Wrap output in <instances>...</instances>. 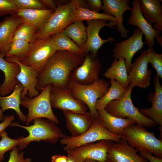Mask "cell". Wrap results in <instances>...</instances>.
<instances>
[{"instance_id":"obj_1","label":"cell","mask_w":162,"mask_h":162,"mask_svg":"<svg viewBox=\"0 0 162 162\" xmlns=\"http://www.w3.org/2000/svg\"><path fill=\"white\" fill-rule=\"evenodd\" d=\"M86 55L65 50L56 51L38 74L37 90L41 92L49 84L58 88L68 89L70 73L82 64Z\"/></svg>"},{"instance_id":"obj_2","label":"cell","mask_w":162,"mask_h":162,"mask_svg":"<svg viewBox=\"0 0 162 162\" xmlns=\"http://www.w3.org/2000/svg\"><path fill=\"white\" fill-rule=\"evenodd\" d=\"M10 127H18L26 130L28 133L27 137L18 138L19 142L17 146L20 150L25 148L32 142H44L54 144L59 139L66 136L62 133L56 123L47 119L37 118L34 120V124L30 126H23L18 122H13Z\"/></svg>"},{"instance_id":"obj_3","label":"cell","mask_w":162,"mask_h":162,"mask_svg":"<svg viewBox=\"0 0 162 162\" xmlns=\"http://www.w3.org/2000/svg\"><path fill=\"white\" fill-rule=\"evenodd\" d=\"M81 1L73 0L66 4H58L45 24L38 30L34 40L63 32L75 20L76 9L78 6L81 7Z\"/></svg>"},{"instance_id":"obj_4","label":"cell","mask_w":162,"mask_h":162,"mask_svg":"<svg viewBox=\"0 0 162 162\" xmlns=\"http://www.w3.org/2000/svg\"><path fill=\"white\" fill-rule=\"evenodd\" d=\"M135 124L124 128L121 138L140 152L153 153L156 157L162 158V140L156 138L154 132L147 130L143 126Z\"/></svg>"},{"instance_id":"obj_5","label":"cell","mask_w":162,"mask_h":162,"mask_svg":"<svg viewBox=\"0 0 162 162\" xmlns=\"http://www.w3.org/2000/svg\"><path fill=\"white\" fill-rule=\"evenodd\" d=\"M134 86L129 85L125 93L121 98L112 100L104 109L110 114L122 118H130L136 124L144 127H153L157 124L151 118L141 112L133 103L131 93Z\"/></svg>"},{"instance_id":"obj_6","label":"cell","mask_w":162,"mask_h":162,"mask_svg":"<svg viewBox=\"0 0 162 162\" xmlns=\"http://www.w3.org/2000/svg\"><path fill=\"white\" fill-rule=\"evenodd\" d=\"M109 88V83L103 79H99L88 85H80L71 81H69L68 84V88L73 96L86 105L94 118L98 117V113L95 108L96 101L105 95Z\"/></svg>"},{"instance_id":"obj_7","label":"cell","mask_w":162,"mask_h":162,"mask_svg":"<svg viewBox=\"0 0 162 162\" xmlns=\"http://www.w3.org/2000/svg\"><path fill=\"white\" fill-rule=\"evenodd\" d=\"M51 84L47 85L36 97L30 98L25 96L21 100L20 105L27 108L26 126L37 118H45L56 124L59 123L57 117L52 109L50 94Z\"/></svg>"},{"instance_id":"obj_8","label":"cell","mask_w":162,"mask_h":162,"mask_svg":"<svg viewBox=\"0 0 162 162\" xmlns=\"http://www.w3.org/2000/svg\"><path fill=\"white\" fill-rule=\"evenodd\" d=\"M121 138L120 136L113 134L105 128L98 117L94 118L92 124L87 131L80 136L74 137L66 136L61 139V144L65 145L66 152L76 147L101 140H111L118 142Z\"/></svg>"},{"instance_id":"obj_9","label":"cell","mask_w":162,"mask_h":162,"mask_svg":"<svg viewBox=\"0 0 162 162\" xmlns=\"http://www.w3.org/2000/svg\"><path fill=\"white\" fill-rule=\"evenodd\" d=\"M57 51L50 36L35 40L30 43L29 50L25 57L19 61L33 68L39 74L43 69L48 59Z\"/></svg>"},{"instance_id":"obj_10","label":"cell","mask_w":162,"mask_h":162,"mask_svg":"<svg viewBox=\"0 0 162 162\" xmlns=\"http://www.w3.org/2000/svg\"><path fill=\"white\" fill-rule=\"evenodd\" d=\"M113 141L101 140L91 143L66 151L68 156L76 162H85L92 160L106 162L107 154Z\"/></svg>"},{"instance_id":"obj_11","label":"cell","mask_w":162,"mask_h":162,"mask_svg":"<svg viewBox=\"0 0 162 162\" xmlns=\"http://www.w3.org/2000/svg\"><path fill=\"white\" fill-rule=\"evenodd\" d=\"M89 53L86 54L82 64L72 71L69 81L80 85H88L99 79L101 64L98 55L94 56Z\"/></svg>"},{"instance_id":"obj_12","label":"cell","mask_w":162,"mask_h":162,"mask_svg":"<svg viewBox=\"0 0 162 162\" xmlns=\"http://www.w3.org/2000/svg\"><path fill=\"white\" fill-rule=\"evenodd\" d=\"M143 35L142 31L136 28L130 37L115 44L112 57L118 59L121 58H124L128 74L131 69L134 55L146 45L142 41Z\"/></svg>"},{"instance_id":"obj_13","label":"cell","mask_w":162,"mask_h":162,"mask_svg":"<svg viewBox=\"0 0 162 162\" xmlns=\"http://www.w3.org/2000/svg\"><path fill=\"white\" fill-rule=\"evenodd\" d=\"M50 98L52 106L63 111L84 113L88 109L83 102L73 96L69 88L62 89L51 84Z\"/></svg>"},{"instance_id":"obj_14","label":"cell","mask_w":162,"mask_h":162,"mask_svg":"<svg viewBox=\"0 0 162 162\" xmlns=\"http://www.w3.org/2000/svg\"><path fill=\"white\" fill-rule=\"evenodd\" d=\"M108 20H94L87 21L86 27L87 39L82 50L86 54L90 53L94 56L98 55V51L104 44L111 41H116L112 37H109L106 39H103L99 36V33L103 27L107 26L113 28L117 25Z\"/></svg>"},{"instance_id":"obj_15","label":"cell","mask_w":162,"mask_h":162,"mask_svg":"<svg viewBox=\"0 0 162 162\" xmlns=\"http://www.w3.org/2000/svg\"><path fill=\"white\" fill-rule=\"evenodd\" d=\"M147 51L146 49L141 51L140 55L132 63L128 73L129 85L146 88L150 86L151 80L152 70L148 69L149 63L147 57Z\"/></svg>"},{"instance_id":"obj_16","label":"cell","mask_w":162,"mask_h":162,"mask_svg":"<svg viewBox=\"0 0 162 162\" xmlns=\"http://www.w3.org/2000/svg\"><path fill=\"white\" fill-rule=\"evenodd\" d=\"M138 150L130 146L127 141L121 138L113 142L108 150L106 162H148L138 154Z\"/></svg>"},{"instance_id":"obj_17","label":"cell","mask_w":162,"mask_h":162,"mask_svg":"<svg viewBox=\"0 0 162 162\" xmlns=\"http://www.w3.org/2000/svg\"><path fill=\"white\" fill-rule=\"evenodd\" d=\"M5 59L9 62H16L20 68V71L16 76V79L23 86V89L21 94L22 99L27 94L33 98L37 96L39 92L36 89L38 73L33 68L21 63L17 59L12 57H5Z\"/></svg>"},{"instance_id":"obj_18","label":"cell","mask_w":162,"mask_h":162,"mask_svg":"<svg viewBox=\"0 0 162 162\" xmlns=\"http://www.w3.org/2000/svg\"><path fill=\"white\" fill-rule=\"evenodd\" d=\"M131 4L133 8L128 23L139 28L145 35L146 44L148 48L153 47L155 43V39L160 36L161 32L154 29L145 19L140 10L139 0H134Z\"/></svg>"},{"instance_id":"obj_19","label":"cell","mask_w":162,"mask_h":162,"mask_svg":"<svg viewBox=\"0 0 162 162\" xmlns=\"http://www.w3.org/2000/svg\"><path fill=\"white\" fill-rule=\"evenodd\" d=\"M102 10L104 13L112 16L117 21L116 29L120 34L122 38H127L130 30L124 26L123 14L126 11L132 9L129 6L130 1L129 0H103Z\"/></svg>"},{"instance_id":"obj_20","label":"cell","mask_w":162,"mask_h":162,"mask_svg":"<svg viewBox=\"0 0 162 162\" xmlns=\"http://www.w3.org/2000/svg\"><path fill=\"white\" fill-rule=\"evenodd\" d=\"M155 90L148 96V100L152 103L150 108L138 109L140 111L154 121L160 127H162V86L160 84L159 77L155 74L153 79Z\"/></svg>"},{"instance_id":"obj_21","label":"cell","mask_w":162,"mask_h":162,"mask_svg":"<svg viewBox=\"0 0 162 162\" xmlns=\"http://www.w3.org/2000/svg\"><path fill=\"white\" fill-rule=\"evenodd\" d=\"M66 127L71 136L75 137L82 135L92 125L94 118L90 112L78 113L69 111H63Z\"/></svg>"},{"instance_id":"obj_22","label":"cell","mask_w":162,"mask_h":162,"mask_svg":"<svg viewBox=\"0 0 162 162\" xmlns=\"http://www.w3.org/2000/svg\"><path fill=\"white\" fill-rule=\"evenodd\" d=\"M5 54L0 52V70L4 74V80L0 86V96H4L13 91L15 86L19 83L16 79L20 71L19 64L16 62L7 61Z\"/></svg>"},{"instance_id":"obj_23","label":"cell","mask_w":162,"mask_h":162,"mask_svg":"<svg viewBox=\"0 0 162 162\" xmlns=\"http://www.w3.org/2000/svg\"><path fill=\"white\" fill-rule=\"evenodd\" d=\"M22 22L16 15L4 17L0 23V52L5 54L9 50L17 27Z\"/></svg>"},{"instance_id":"obj_24","label":"cell","mask_w":162,"mask_h":162,"mask_svg":"<svg viewBox=\"0 0 162 162\" xmlns=\"http://www.w3.org/2000/svg\"><path fill=\"white\" fill-rule=\"evenodd\" d=\"M98 119L101 124L111 133L120 136L122 135L124 128L129 124H136L130 118H122L114 116L103 108L97 110Z\"/></svg>"},{"instance_id":"obj_25","label":"cell","mask_w":162,"mask_h":162,"mask_svg":"<svg viewBox=\"0 0 162 162\" xmlns=\"http://www.w3.org/2000/svg\"><path fill=\"white\" fill-rule=\"evenodd\" d=\"M161 0H139L140 11L150 24L154 23L153 28L162 31V4Z\"/></svg>"},{"instance_id":"obj_26","label":"cell","mask_w":162,"mask_h":162,"mask_svg":"<svg viewBox=\"0 0 162 162\" xmlns=\"http://www.w3.org/2000/svg\"><path fill=\"white\" fill-rule=\"evenodd\" d=\"M54 11L48 9H18L15 15L19 17L22 22L32 25L38 30L45 24Z\"/></svg>"},{"instance_id":"obj_27","label":"cell","mask_w":162,"mask_h":162,"mask_svg":"<svg viewBox=\"0 0 162 162\" xmlns=\"http://www.w3.org/2000/svg\"><path fill=\"white\" fill-rule=\"evenodd\" d=\"M23 89L22 85L20 82L16 85L12 93L6 96H0V107L3 112L8 109H12L16 112L19 119L23 122L26 123L27 116L21 111L20 105L21 94Z\"/></svg>"},{"instance_id":"obj_28","label":"cell","mask_w":162,"mask_h":162,"mask_svg":"<svg viewBox=\"0 0 162 162\" xmlns=\"http://www.w3.org/2000/svg\"><path fill=\"white\" fill-rule=\"evenodd\" d=\"M104 77L115 80L122 85L128 88L129 85V75L124 59L121 58L115 59L111 66L103 74Z\"/></svg>"},{"instance_id":"obj_29","label":"cell","mask_w":162,"mask_h":162,"mask_svg":"<svg viewBox=\"0 0 162 162\" xmlns=\"http://www.w3.org/2000/svg\"><path fill=\"white\" fill-rule=\"evenodd\" d=\"M110 86L101 98L97 100L95 104L97 110L104 108L106 105L112 100L118 99L124 95L127 88L120 84L115 80L111 79L109 83Z\"/></svg>"},{"instance_id":"obj_30","label":"cell","mask_w":162,"mask_h":162,"mask_svg":"<svg viewBox=\"0 0 162 162\" xmlns=\"http://www.w3.org/2000/svg\"><path fill=\"white\" fill-rule=\"evenodd\" d=\"M63 32L82 49L87 39L86 27L83 21L75 20Z\"/></svg>"},{"instance_id":"obj_31","label":"cell","mask_w":162,"mask_h":162,"mask_svg":"<svg viewBox=\"0 0 162 162\" xmlns=\"http://www.w3.org/2000/svg\"><path fill=\"white\" fill-rule=\"evenodd\" d=\"M50 37L57 51L65 50L85 54L82 49L63 32L53 34Z\"/></svg>"},{"instance_id":"obj_32","label":"cell","mask_w":162,"mask_h":162,"mask_svg":"<svg viewBox=\"0 0 162 162\" xmlns=\"http://www.w3.org/2000/svg\"><path fill=\"white\" fill-rule=\"evenodd\" d=\"M104 20L110 21L117 25L116 19L114 17L104 13H99L88 9L78 6L76 8L75 20Z\"/></svg>"},{"instance_id":"obj_33","label":"cell","mask_w":162,"mask_h":162,"mask_svg":"<svg viewBox=\"0 0 162 162\" xmlns=\"http://www.w3.org/2000/svg\"><path fill=\"white\" fill-rule=\"evenodd\" d=\"M38 31V29L32 25L22 22L16 28L13 40H20L30 43L34 40Z\"/></svg>"},{"instance_id":"obj_34","label":"cell","mask_w":162,"mask_h":162,"mask_svg":"<svg viewBox=\"0 0 162 162\" xmlns=\"http://www.w3.org/2000/svg\"><path fill=\"white\" fill-rule=\"evenodd\" d=\"M30 43L20 40H14L11 47L5 54V57L15 58L19 61L23 59L28 51Z\"/></svg>"},{"instance_id":"obj_35","label":"cell","mask_w":162,"mask_h":162,"mask_svg":"<svg viewBox=\"0 0 162 162\" xmlns=\"http://www.w3.org/2000/svg\"><path fill=\"white\" fill-rule=\"evenodd\" d=\"M147 57L148 63L155 70L156 74L162 79V54L156 53L153 47L147 50Z\"/></svg>"},{"instance_id":"obj_36","label":"cell","mask_w":162,"mask_h":162,"mask_svg":"<svg viewBox=\"0 0 162 162\" xmlns=\"http://www.w3.org/2000/svg\"><path fill=\"white\" fill-rule=\"evenodd\" d=\"M19 142L18 138L16 139L11 138L8 136L6 130L4 132L0 140V162L4 159L5 153L17 146Z\"/></svg>"},{"instance_id":"obj_37","label":"cell","mask_w":162,"mask_h":162,"mask_svg":"<svg viewBox=\"0 0 162 162\" xmlns=\"http://www.w3.org/2000/svg\"><path fill=\"white\" fill-rule=\"evenodd\" d=\"M12 1L18 9H47L41 0H12Z\"/></svg>"},{"instance_id":"obj_38","label":"cell","mask_w":162,"mask_h":162,"mask_svg":"<svg viewBox=\"0 0 162 162\" xmlns=\"http://www.w3.org/2000/svg\"><path fill=\"white\" fill-rule=\"evenodd\" d=\"M18 9L12 0H0V17L8 14L15 15Z\"/></svg>"},{"instance_id":"obj_39","label":"cell","mask_w":162,"mask_h":162,"mask_svg":"<svg viewBox=\"0 0 162 162\" xmlns=\"http://www.w3.org/2000/svg\"><path fill=\"white\" fill-rule=\"evenodd\" d=\"M19 149L16 146L14 147L10 153V157L8 162H32V159L28 158H25L24 153H20Z\"/></svg>"},{"instance_id":"obj_40","label":"cell","mask_w":162,"mask_h":162,"mask_svg":"<svg viewBox=\"0 0 162 162\" xmlns=\"http://www.w3.org/2000/svg\"><path fill=\"white\" fill-rule=\"evenodd\" d=\"M14 116L13 115H7L4 116L3 120L0 123V138L5 129L9 126H10L13 123L12 121L14 119Z\"/></svg>"},{"instance_id":"obj_41","label":"cell","mask_w":162,"mask_h":162,"mask_svg":"<svg viewBox=\"0 0 162 162\" xmlns=\"http://www.w3.org/2000/svg\"><path fill=\"white\" fill-rule=\"evenodd\" d=\"M87 2L89 10L98 13L102 10V2L101 0H88Z\"/></svg>"},{"instance_id":"obj_42","label":"cell","mask_w":162,"mask_h":162,"mask_svg":"<svg viewBox=\"0 0 162 162\" xmlns=\"http://www.w3.org/2000/svg\"><path fill=\"white\" fill-rule=\"evenodd\" d=\"M140 155L146 159L149 162H162V158L153 156L151 154L140 152Z\"/></svg>"},{"instance_id":"obj_43","label":"cell","mask_w":162,"mask_h":162,"mask_svg":"<svg viewBox=\"0 0 162 162\" xmlns=\"http://www.w3.org/2000/svg\"><path fill=\"white\" fill-rule=\"evenodd\" d=\"M46 8L54 11L56 9L57 6V2L53 0H41Z\"/></svg>"},{"instance_id":"obj_44","label":"cell","mask_w":162,"mask_h":162,"mask_svg":"<svg viewBox=\"0 0 162 162\" xmlns=\"http://www.w3.org/2000/svg\"><path fill=\"white\" fill-rule=\"evenodd\" d=\"M68 156L61 155H54L51 157V162H67Z\"/></svg>"},{"instance_id":"obj_45","label":"cell","mask_w":162,"mask_h":162,"mask_svg":"<svg viewBox=\"0 0 162 162\" xmlns=\"http://www.w3.org/2000/svg\"><path fill=\"white\" fill-rule=\"evenodd\" d=\"M157 40L158 42L160 44L161 46H162V36H160L157 37L155 38Z\"/></svg>"},{"instance_id":"obj_46","label":"cell","mask_w":162,"mask_h":162,"mask_svg":"<svg viewBox=\"0 0 162 162\" xmlns=\"http://www.w3.org/2000/svg\"><path fill=\"white\" fill-rule=\"evenodd\" d=\"M4 117L3 112L0 108V122H2L3 120Z\"/></svg>"},{"instance_id":"obj_47","label":"cell","mask_w":162,"mask_h":162,"mask_svg":"<svg viewBox=\"0 0 162 162\" xmlns=\"http://www.w3.org/2000/svg\"><path fill=\"white\" fill-rule=\"evenodd\" d=\"M67 162H76L73 159H72L70 157L68 156Z\"/></svg>"},{"instance_id":"obj_48","label":"cell","mask_w":162,"mask_h":162,"mask_svg":"<svg viewBox=\"0 0 162 162\" xmlns=\"http://www.w3.org/2000/svg\"><path fill=\"white\" fill-rule=\"evenodd\" d=\"M85 162H100L98 161L92 160H86Z\"/></svg>"},{"instance_id":"obj_49","label":"cell","mask_w":162,"mask_h":162,"mask_svg":"<svg viewBox=\"0 0 162 162\" xmlns=\"http://www.w3.org/2000/svg\"></svg>"}]
</instances>
